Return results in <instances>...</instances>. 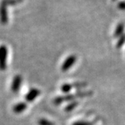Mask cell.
Here are the masks:
<instances>
[{"mask_svg":"<svg viewBox=\"0 0 125 125\" xmlns=\"http://www.w3.org/2000/svg\"><path fill=\"white\" fill-rule=\"evenodd\" d=\"M93 94L91 91H86V92H79L74 94H67L65 96H60L54 99V102L56 105H59L62 104L63 102H68L74 100L76 98L79 97H88Z\"/></svg>","mask_w":125,"mask_h":125,"instance_id":"obj_1","label":"cell"},{"mask_svg":"<svg viewBox=\"0 0 125 125\" xmlns=\"http://www.w3.org/2000/svg\"><path fill=\"white\" fill-rule=\"evenodd\" d=\"M8 48L4 45H0V70L4 71L7 68Z\"/></svg>","mask_w":125,"mask_h":125,"instance_id":"obj_2","label":"cell"},{"mask_svg":"<svg viewBox=\"0 0 125 125\" xmlns=\"http://www.w3.org/2000/svg\"><path fill=\"white\" fill-rule=\"evenodd\" d=\"M76 61V56L75 55H70L67 57L64 62H62L61 66V70L62 72L68 71L71 68Z\"/></svg>","mask_w":125,"mask_h":125,"instance_id":"obj_3","label":"cell"},{"mask_svg":"<svg viewBox=\"0 0 125 125\" xmlns=\"http://www.w3.org/2000/svg\"><path fill=\"white\" fill-rule=\"evenodd\" d=\"M86 85L85 83L83 82H78V83H74L72 84H70V83H65L63 84L61 86V89L62 90V93H68L72 88H83Z\"/></svg>","mask_w":125,"mask_h":125,"instance_id":"obj_4","label":"cell"},{"mask_svg":"<svg viewBox=\"0 0 125 125\" xmlns=\"http://www.w3.org/2000/svg\"><path fill=\"white\" fill-rule=\"evenodd\" d=\"M22 82V78L21 75L17 74V75L14 76L13 79L12 81L11 87H10V89H11L13 93H18L19 90L20 89Z\"/></svg>","mask_w":125,"mask_h":125,"instance_id":"obj_5","label":"cell"},{"mask_svg":"<svg viewBox=\"0 0 125 125\" xmlns=\"http://www.w3.org/2000/svg\"><path fill=\"white\" fill-rule=\"evenodd\" d=\"M40 94V90L37 89V88H31V90H29L27 94L25 95V99L28 102H31L34 101L39 95Z\"/></svg>","mask_w":125,"mask_h":125,"instance_id":"obj_6","label":"cell"},{"mask_svg":"<svg viewBox=\"0 0 125 125\" xmlns=\"http://www.w3.org/2000/svg\"><path fill=\"white\" fill-rule=\"evenodd\" d=\"M27 108V104L25 102H19L18 104H16L15 106H13V110L14 113H17V114H20V113H22Z\"/></svg>","mask_w":125,"mask_h":125,"instance_id":"obj_7","label":"cell"},{"mask_svg":"<svg viewBox=\"0 0 125 125\" xmlns=\"http://www.w3.org/2000/svg\"><path fill=\"white\" fill-rule=\"evenodd\" d=\"M124 28H125V26L123 24H118V26L117 27L116 29H115V34L114 36L115 37H118L120 36L123 33V31H124Z\"/></svg>","mask_w":125,"mask_h":125,"instance_id":"obj_8","label":"cell"},{"mask_svg":"<svg viewBox=\"0 0 125 125\" xmlns=\"http://www.w3.org/2000/svg\"><path fill=\"white\" fill-rule=\"evenodd\" d=\"M38 125H55L53 122L45 118H41L38 122Z\"/></svg>","mask_w":125,"mask_h":125,"instance_id":"obj_9","label":"cell"},{"mask_svg":"<svg viewBox=\"0 0 125 125\" xmlns=\"http://www.w3.org/2000/svg\"><path fill=\"white\" fill-rule=\"evenodd\" d=\"M78 105V102H72L70 104H69L68 105H67L66 108H65V111L67 112H70L72 111L74 108L76 107V106Z\"/></svg>","mask_w":125,"mask_h":125,"instance_id":"obj_10","label":"cell"},{"mask_svg":"<svg viewBox=\"0 0 125 125\" xmlns=\"http://www.w3.org/2000/svg\"><path fill=\"white\" fill-rule=\"evenodd\" d=\"M72 125H93V122H90L87 121H76L75 122H74Z\"/></svg>","mask_w":125,"mask_h":125,"instance_id":"obj_11","label":"cell"},{"mask_svg":"<svg viewBox=\"0 0 125 125\" xmlns=\"http://www.w3.org/2000/svg\"><path fill=\"white\" fill-rule=\"evenodd\" d=\"M125 35H123V36H121V38H120V40H118V42H117V48H120L121 47L125 44Z\"/></svg>","mask_w":125,"mask_h":125,"instance_id":"obj_12","label":"cell"},{"mask_svg":"<svg viewBox=\"0 0 125 125\" xmlns=\"http://www.w3.org/2000/svg\"><path fill=\"white\" fill-rule=\"evenodd\" d=\"M119 7L121 9H123V10H125V2H121L120 4H119Z\"/></svg>","mask_w":125,"mask_h":125,"instance_id":"obj_13","label":"cell"}]
</instances>
